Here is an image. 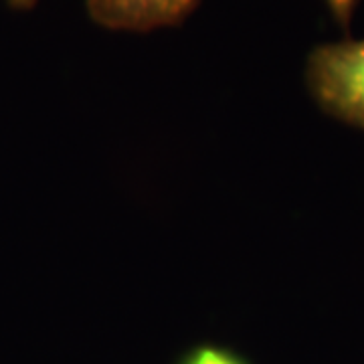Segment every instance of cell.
Segmentation results:
<instances>
[{
  "mask_svg": "<svg viewBox=\"0 0 364 364\" xmlns=\"http://www.w3.org/2000/svg\"><path fill=\"white\" fill-rule=\"evenodd\" d=\"M304 79L314 104L326 116L364 132V39L314 47Z\"/></svg>",
  "mask_w": 364,
  "mask_h": 364,
  "instance_id": "obj_1",
  "label": "cell"
},
{
  "mask_svg": "<svg viewBox=\"0 0 364 364\" xmlns=\"http://www.w3.org/2000/svg\"><path fill=\"white\" fill-rule=\"evenodd\" d=\"M200 0H85L87 16L102 28L150 33L181 25Z\"/></svg>",
  "mask_w": 364,
  "mask_h": 364,
  "instance_id": "obj_2",
  "label": "cell"
},
{
  "mask_svg": "<svg viewBox=\"0 0 364 364\" xmlns=\"http://www.w3.org/2000/svg\"><path fill=\"white\" fill-rule=\"evenodd\" d=\"M176 364H251L239 352L219 344H198L182 354Z\"/></svg>",
  "mask_w": 364,
  "mask_h": 364,
  "instance_id": "obj_3",
  "label": "cell"
},
{
  "mask_svg": "<svg viewBox=\"0 0 364 364\" xmlns=\"http://www.w3.org/2000/svg\"><path fill=\"white\" fill-rule=\"evenodd\" d=\"M328 11L332 14V18L338 23L344 31H348L352 25V16L358 6L360 0H324Z\"/></svg>",
  "mask_w": 364,
  "mask_h": 364,
  "instance_id": "obj_4",
  "label": "cell"
}]
</instances>
